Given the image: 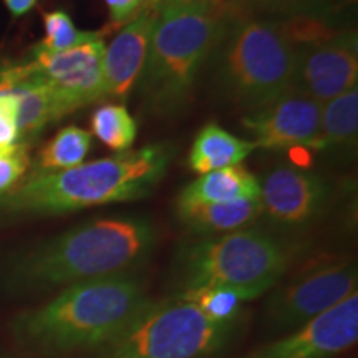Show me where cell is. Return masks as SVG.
Segmentation results:
<instances>
[{"instance_id":"obj_23","label":"cell","mask_w":358,"mask_h":358,"mask_svg":"<svg viewBox=\"0 0 358 358\" xmlns=\"http://www.w3.org/2000/svg\"><path fill=\"white\" fill-rule=\"evenodd\" d=\"M43 29L45 37L35 47L38 50L50 53L69 50V48L82 45L87 40L98 35V32H83V30H78L69 13L65 10H60V8L43 13Z\"/></svg>"},{"instance_id":"obj_12","label":"cell","mask_w":358,"mask_h":358,"mask_svg":"<svg viewBox=\"0 0 358 358\" xmlns=\"http://www.w3.org/2000/svg\"><path fill=\"white\" fill-rule=\"evenodd\" d=\"M358 37L353 29L315 47L295 50L292 90L320 105L357 87Z\"/></svg>"},{"instance_id":"obj_19","label":"cell","mask_w":358,"mask_h":358,"mask_svg":"<svg viewBox=\"0 0 358 358\" xmlns=\"http://www.w3.org/2000/svg\"><path fill=\"white\" fill-rule=\"evenodd\" d=\"M358 134V88L322 105L319 150L329 148H350L357 143Z\"/></svg>"},{"instance_id":"obj_17","label":"cell","mask_w":358,"mask_h":358,"mask_svg":"<svg viewBox=\"0 0 358 358\" xmlns=\"http://www.w3.org/2000/svg\"><path fill=\"white\" fill-rule=\"evenodd\" d=\"M256 148L254 143L234 136L217 123H208L192 141L187 164L198 174L217 171L237 166Z\"/></svg>"},{"instance_id":"obj_22","label":"cell","mask_w":358,"mask_h":358,"mask_svg":"<svg viewBox=\"0 0 358 358\" xmlns=\"http://www.w3.org/2000/svg\"><path fill=\"white\" fill-rule=\"evenodd\" d=\"M174 295L194 303L208 319L217 324H237L245 302L243 295L226 287H199Z\"/></svg>"},{"instance_id":"obj_13","label":"cell","mask_w":358,"mask_h":358,"mask_svg":"<svg viewBox=\"0 0 358 358\" xmlns=\"http://www.w3.org/2000/svg\"><path fill=\"white\" fill-rule=\"evenodd\" d=\"M322 105L302 93L289 90L275 101L243 118L254 145L267 150L306 146L319 150Z\"/></svg>"},{"instance_id":"obj_24","label":"cell","mask_w":358,"mask_h":358,"mask_svg":"<svg viewBox=\"0 0 358 358\" xmlns=\"http://www.w3.org/2000/svg\"><path fill=\"white\" fill-rule=\"evenodd\" d=\"M329 0H229V7L234 13H268V15L280 17L287 13L322 8Z\"/></svg>"},{"instance_id":"obj_3","label":"cell","mask_w":358,"mask_h":358,"mask_svg":"<svg viewBox=\"0 0 358 358\" xmlns=\"http://www.w3.org/2000/svg\"><path fill=\"white\" fill-rule=\"evenodd\" d=\"M150 301L138 272L78 282L20 313L12 332L22 347L34 352L90 353L115 337Z\"/></svg>"},{"instance_id":"obj_11","label":"cell","mask_w":358,"mask_h":358,"mask_svg":"<svg viewBox=\"0 0 358 358\" xmlns=\"http://www.w3.org/2000/svg\"><path fill=\"white\" fill-rule=\"evenodd\" d=\"M358 340V292L244 358H335Z\"/></svg>"},{"instance_id":"obj_29","label":"cell","mask_w":358,"mask_h":358,"mask_svg":"<svg viewBox=\"0 0 358 358\" xmlns=\"http://www.w3.org/2000/svg\"><path fill=\"white\" fill-rule=\"evenodd\" d=\"M213 0H151L155 8L159 7H199L208 6Z\"/></svg>"},{"instance_id":"obj_2","label":"cell","mask_w":358,"mask_h":358,"mask_svg":"<svg viewBox=\"0 0 358 358\" xmlns=\"http://www.w3.org/2000/svg\"><path fill=\"white\" fill-rule=\"evenodd\" d=\"M174 156L169 143L128 150L55 173H34L0 198V214L57 216L150 196Z\"/></svg>"},{"instance_id":"obj_18","label":"cell","mask_w":358,"mask_h":358,"mask_svg":"<svg viewBox=\"0 0 358 358\" xmlns=\"http://www.w3.org/2000/svg\"><path fill=\"white\" fill-rule=\"evenodd\" d=\"M272 20L279 27L284 38L292 45L294 50L329 42L343 30L337 17L327 7L287 13L274 17Z\"/></svg>"},{"instance_id":"obj_5","label":"cell","mask_w":358,"mask_h":358,"mask_svg":"<svg viewBox=\"0 0 358 358\" xmlns=\"http://www.w3.org/2000/svg\"><path fill=\"white\" fill-rule=\"evenodd\" d=\"M297 245L264 227H248L182 245L174 261L176 294L199 287H226L245 302L271 292L285 277Z\"/></svg>"},{"instance_id":"obj_27","label":"cell","mask_w":358,"mask_h":358,"mask_svg":"<svg viewBox=\"0 0 358 358\" xmlns=\"http://www.w3.org/2000/svg\"><path fill=\"white\" fill-rule=\"evenodd\" d=\"M105 6L108 8L111 25L124 27L145 8L153 7V3L151 0H105Z\"/></svg>"},{"instance_id":"obj_26","label":"cell","mask_w":358,"mask_h":358,"mask_svg":"<svg viewBox=\"0 0 358 358\" xmlns=\"http://www.w3.org/2000/svg\"><path fill=\"white\" fill-rule=\"evenodd\" d=\"M17 111L19 106L15 95L0 92V156L8 155L20 145Z\"/></svg>"},{"instance_id":"obj_8","label":"cell","mask_w":358,"mask_h":358,"mask_svg":"<svg viewBox=\"0 0 358 358\" xmlns=\"http://www.w3.org/2000/svg\"><path fill=\"white\" fill-rule=\"evenodd\" d=\"M357 282L352 259L319 264L279 282L264 307V330L272 337L292 332L357 292Z\"/></svg>"},{"instance_id":"obj_16","label":"cell","mask_w":358,"mask_h":358,"mask_svg":"<svg viewBox=\"0 0 358 358\" xmlns=\"http://www.w3.org/2000/svg\"><path fill=\"white\" fill-rule=\"evenodd\" d=\"M261 181L244 166H231L201 174L178 196L176 204L234 203L243 199H257Z\"/></svg>"},{"instance_id":"obj_28","label":"cell","mask_w":358,"mask_h":358,"mask_svg":"<svg viewBox=\"0 0 358 358\" xmlns=\"http://www.w3.org/2000/svg\"><path fill=\"white\" fill-rule=\"evenodd\" d=\"M38 0H3L7 10L10 12L12 17H22L25 13H29L32 8L37 6Z\"/></svg>"},{"instance_id":"obj_9","label":"cell","mask_w":358,"mask_h":358,"mask_svg":"<svg viewBox=\"0 0 358 358\" xmlns=\"http://www.w3.org/2000/svg\"><path fill=\"white\" fill-rule=\"evenodd\" d=\"M330 189L319 174L280 164L261 181V219L277 234L301 232L324 216Z\"/></svg>"},{"instance_id":"obj_20","label":"cell","mask_w":358,"mask_h":358,"mask_svg":"<svg viewBox=\"0 0 358 358\" xmlns=\"http://www.w3.org/2000/svg\"><path fill=\"white\" fill-rule=\"evenodd\" d=\"M92 148V134L78 127L60 129L37 156L35 173H55L78 166Z\"/></svg>"},{"instance_id":"obj_4","label":"cell","mask_w":358,"mask_h":358,"mask_svg":"<svg viewBox=\"0 0 358 358\" xmlns=\"http://www.w3.org/2000/svg\"><path fill=\"white\" fill-rule=\"evenodd\" d=\"M234 13L224 6L159 7L150 50L138 80L143 106L168 118L186 110L201 70Z\"/></svg>"},{"instance_id":"obj_7","label":"cell","mask_w":358,"mask_h":358,"mask_svg":"<svg viewBox=\"0 0 358 358\" xmlns=\"http://www.w3.org/2000/svg\"><path fill=\"white\" fill-rule=\"evenodd\" d=\"M237 324H217L173 295L150 301L88 358H213L231 343Z\"/></svg>"},{"instance_id":"obj_15","label":"cell","mask_w":358,"mask_h":358,"mask_svg":"<svg viewBox=\"0 0 358 358\" xmlns=\"http://www.w3.org/2000/svg\"><path fill=\"white\" fill-rule=\"evenodd\" d=\"M261 201L243 199L234 203L176 204L178 221L198 236H222L256 226L261 219Z\"/></svg>"},{"instance_id":"obj_10","label":"cell","mask_w":358,"mask_h":358,"mask_svg":"<svg viewBox=\"0 0 358 358\" xmlns=\"http://www.w3.org/2000/svg\"><path fill=\"white\" fill-rule=\"evenodd\" d=\"M105 48L100 32L64 52L50 53L34 47L30 62L50 83L62 118L106 96L103 73Z\"/></svg>"},{"instance_id":"obj_6","label":"cell","mask_w":358,"mask_h":358,"mask_svg":"<svg viewBox=\"0 0 358 358\" xmlns=\"http://www.w3.org/2000/svg\"><path fill=\"white\" fill-rule=\"evenodd\" d=\"M209 60L219 93L249 113L292 90L295 50L272 19L232 15Z\"/></svg>"},{"instance_id":"obj_1","label":"cell","mask_w":358,"mask_h":358,"mask_svg":"<svg viewBox=\"0 0 358 358\" xmlns=\"http://www.w3.org/2000/svg\"><path fill=\"white\" fill-rule=\"evenodd\" d=\"M156 224L143 216L98 217L0 257V292L34 295L78 282L138 272L158 244Z\"/></svg>"},{"instance_id":"obj_21","label":"cell","mask_w":358,"mask_h":358,"mask_svg":"<svg viewBox=\"0 0 358 358\" xmlns=\"http://www.w3.org/2000/svg\"><path fill=\"white\" fill-rule=\"evenodd\" d=\"M92 131L111 151L124 153L136 141L138 124L123 105H101L92 115Z\"/></svg>"},{"instance_id":"obj_25","label":"cell","mask_w":358,"mask_h":358,"mask_svg":"<svg viewBox=\"0 0 358 358\" xmlns=\"http://www.w3.org/2000/svg\"><path fill=\"white\" fill-rule=\"evenodd\" d=\"M30 166L29 145H20L8 155L0 156V198L15 189Z\"/></svg>"},{"instance_id":"obj_14","label":"cell","mask_w":358,"mask_h":358,"mask_svg":"<svg viewBox=\"0 0 358 358\" xmlns=\"http://www.w3.org/2000/svg\"><path fill=\"white\" fill-rule=\"evenodd\" d=\"M158 8L148 7L120 30L105 48L103 73L106 96L127 98L138 85L145 66Z\"/></svg>"}]
</instances>
